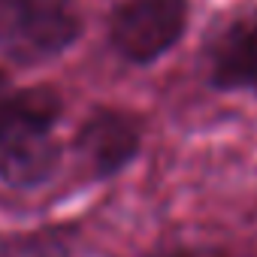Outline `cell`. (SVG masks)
Masks as SVG:
<instances>
[{
    "mask_svg": "<svg viewBox=\"0 0 257 257\" xmlns=\"http://www.w3.org/2000/svg\"><path fill=\"white\" fill-rule=\"evenodd\" d=\"M82 37L76 0H0V58L37 67L67 55Z\"/></svg>",
    "mask_w": 257,
    "mask_h": 257,
    "instance_id": "cell-1",
    "label": "cell"
},
{
    "mask_svg": "<svg viewBox=\"0 0 257 257\" xmlns=\"http://www.w3.org/2000/svg\"><path fill=\"white\" fill-rule=\"evenodd\" d=\"M191 0H118L106 22L109 49L134 67L167 58L188 34Z\"/></svg>",
    "mask_w": 257,
    "mask_h": 257,
    "instance_id": "cell-2",
    "label": "cell"
},
{
    "mask_svg": "<svg viewBox=\"0 0 257 257\" xmlns=\"http://www.w3.org/2000/svg\"><path fill=\"white\" fill-rule=\"evenodd\" d=\"M143 143H146L143 115L121 106H94L73 137V149L88 167L94 182L121 176L140 158Z\"/></svg>",
    "mask_w": 257,
    "mask_h": 257,
    "instance_id": "cell-3",
    "label": "cell"
},
{
    "mask_svg": "<svg viewBox=\"0 0 257 257\" xmlns=\"http://www.w3.org/2000/svg\"><path fill=\"white\" fill-rule=\"evenodd\" d=\"M206 82L215 91H257V10L224 25L206 46Z\"/></svg>",
    "mask_w": 257,
    "mask_h": 257,
    "instance_id": "cell-4",
    "label": "cell"
},
{
    "mask_svg": "<svg viewBox=\"0 0 257 257\" xmlns=\"http://www.w3.org/2000/svg\"><path fill=\"white\" fill-rule=\"evenodd\" d=\"M64 149L46 134H28L0 149V185L13 191H34L55 179Z\"/></svg>",
    "mask_w": 257,
    "mask_h": 257,
    "instance_id": "cell-5",
    "label": "cell"
},
{
    "mask_svg": "<svg viewBox=\"0 0 257 257\" xmlns=\"http://www.w3.org/2000/svg\"><path fill=\"white\" fill-rule=\"evenodd\" d=\"M61 118H64V97L52 85H34L0 94V149L19 137L52 131Z\"/></svg>",
    "mask_w": 257,
    "mask_h": 257,
    "instance_id": "cell-6",
    "label": "cell"
},
{
    "mask_svg": "<svg viewBox=\"0 0 257 257\" xmlns=\"http://www.w3.org/2000/svg\"><path fill=\"white\" fill-rule=\"evenodd\" d=\"M158 257H230V254L215 245H176V248L161 251Z\"/></svg>",
    "mask_w": 257,
    "mask_h": 257,
    "instance_id": "cell-7",
    "label": "cell"
},
{
    "mask_svg": "<svg viewBox=\"0 0 257 257\" xmlns=\"http://www.w3.org/2000/svg\"><path fill=\"white\" fill-rule=\"evenodd\" d=\"M7 85H10V76H7L4 70H0V94H4V91H7Z\"/></svg>",
    "mask_w": 257,
    "mask_h": 257,
    "instance_id": "cell-8",
    "label": "cell"
}]
</instances>
